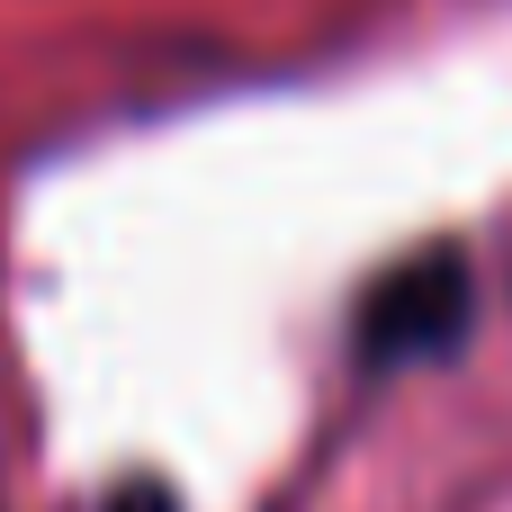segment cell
<instances>
[{
	"label": "cell",
	"instance_id": "obj_2",
	"mask_svg": "<svg viewBox=\"0 0 512 512\" xmlns=\"http://www.w3.org/2000/svg\"><path fill=\"white\" fill-rule=\"evenodd\" d=\"M108 512H171V495H162V486H126Z\"/></svg>",
	"mask_w": 512,
	"mask_h": 512
},
{
	"label": "cell",
	"instance_id": "obj_1",
	"mask_svg": "<svg viewBox=\"0 0 512 512\" xmlns=\"http://www.w3.org/2000/svg\"><path fill=\"white\" fill-rule=\"evenodd\" d=\"M468 315H477V279H468V252L432 243V252L396 261V270L369 288V306H360V360H369V369L441 360V351H459Z\"/></svg>",
	"mask_w": 512,
	"mask_h": 512
}]
</instances>
